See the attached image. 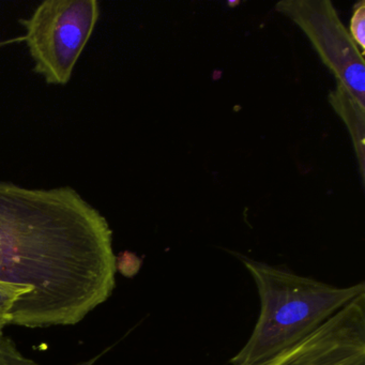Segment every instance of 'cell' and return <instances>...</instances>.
Wrapping results in <instances>:
<instances>
[{
    "mask_svg": "<svg viewBox=\"0 0 365 365\" xmlns=\"http://www.w3.org/2000/svg\"><path fill=\"white\" fill-rule=\"evenodd\" d=\"M106 217L73 187L0 180V281L31 290L29 329L71 327L116 287Z\"/></svg>",
    "mask_w": 365,
    "mask_h": 365,
    "instance_id": "obj_1",
    "label": "cell"
},
{
    "mask_svg": "<svg viewBox=\"0 0 365 365\" xmlns=\"http://www.w3.org/2000/svg\"><path fill=\"white\" fill-rule=\"evenodd\" d=\"M257 287L259 317L232 365H254L292 347L317 330L354 298L364 282L336 287L266 262L243 258Z\"/></svg>",
    "mask_w": 365,
    "mask_h": 365,
    "instance_id": "obj_2",
    "label": "cell"
},
{
    "mask_svg": "<svg viewBox=\"0 0 365 365\" xmlns=\"http://www.w3.org/2000/svg\"><path fill=\"white\" fill-rule=\"evenodd\" d=\"M101 16L98 0H46L20 21L34 71L48 85L65 86L73 76Z\"/></svg>",
    "mask_w": 365,
    "mask_h": 365,
    "instance_id": "obj_3",
    "label": "cell"
},
{
    "mask_svg": "<svg viewBox=\"0 0 365 365\" xmlns=\"http://www.w3.org/2000/svg\"><path fill=\"white\" fill-rule=\"evenodd\" d=\"M275 10L307 36L320 61L365 106L364 57L328 0H284Z\"/></svg>",
    "mask_w": 365,
    "mask_h": 365,
    "instance_id": "obj_4",
    "label": "cell"
},
{
    "mask_svg": "<svg viewBox=\"0 0 365 365\" xmlns=\"http://www.w3.org/2000/svg\"><path fill=\"white\" fill-rule=\"evenodd\" d=\"M254 365H365V294L302 341Z\"/></svg>",
    "mask_w": 365,
    "mask_h": 365,
    "instance_id": "obj_5",
    "label": "cell"
},
{
    "mask_svg": "<svg viewBox=\"0 0 365 365\" xmlns=\"http://www.w3.org/2000/svg\"><path fill=\"white\" fill-rule=\"evenodd\" d=\"M330 104L349 131L361 177L364 179L365 106L359 103L354 96L339 83H337L334 91H331Z\"/></svg>",
    "mask_w": 365,
    "mask_h": 365,
    "instance_id": "obj_6",
    "label": "cell"
},
{
    "mask_svg": "<svg viewBox=\"0 0 365 365\" xmlns=\"http://www.w3.org/2000/svg\"><path fill=\"white\" fill-rule=\"evenodd\" d=\"M102 354H97L88 360L82 361L74 365H98ZM0 365H41L33 359L25 356L16 341L8 335L0 334Z\"/></svg>",
    "mask_w": 365,
    "mask_h": 365,
    "instance_id": "obj_7",
    "label": "cell"
},
{
    "mask_svg": "<svg viewBox=\"0 0 365 365\" xmlns=\"http://www.w3.org/2000/svg\"><path fill=\"white\" fill-rule=\"evenodd\" d=\"M349 34L356 46L360 48L361 52L365 50V4L360 1L354 7L350 21Z\"/></svg>",
    "mask_w": 365,
    "mask_h": 365,
    "instance_id": "obj_8",
    "label": "cell"
},
{
    "mask_svg": "<svg viewBox=\"0 0 365 365\" xmlns=\"http://www.w3.org/2000/svg\"><path fill=\"white\" fill-rule=\"evenodd\" d=\"M8 300H9V287H8L7 283L0 281V334H3L4 329H5L3 315L6 307H7Z\"/></svg>",
    "mask_w": 365,
    "mask_h": 365,
    "instance_id": "obj_9",
    "label": "cell"
}]
</instances>
